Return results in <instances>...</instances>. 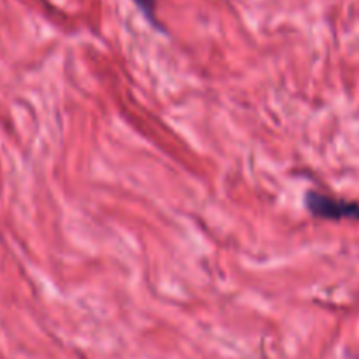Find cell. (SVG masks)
<instances>
[{
  "mask_svg": "<svg viewBox=\"0 0 359 359\" xmlns=\"http://www.w3.org/2000/svg\"><path fill=\"white\" fill-rule=\"evenodd\" d=\"M305 203H307L309 212L321 219H359V203L351 202V200L311 191L305 198Z\"/></svg>",
  "mask_w": 359,
  "mask_h": 359,
  "instance_id": "obj_1",
  "label": "cell"
},
{
  "mask_svg": "<svg viewBox=\"0 0 359 359\" xmlns=\"http://www.w3.org/2000/svg\"><path fill=\"white\" fill-rule=\"evenodd\" d=\"M133 2L153 27H160V21L156 18V0H133Z\"/></svg>",
  "mask_w": 359,
  "mask_h": 359,
  "instance_id": "obj_2",
  "label": "cell"
}]
</instances>
